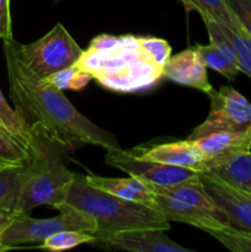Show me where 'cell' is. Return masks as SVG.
Returning <instances> with one entry per match:
<instances>
[{"instance_id": "d6986e66", "label": "cell", "mask_w": 251, "mask_h": 252, "mask_svg": "<svg viewBox=\"0 0 251 252\" xmlns=\"http://www.w3.org/2000/svg\"><path fill=\"white\" fill-rule=\"evenodd\" d=\"M24 167L0 165V213L12 214Z\"/></svg>"}, {"instance_id": "9a60e30c", "label": "cell", "mask_w": 251, "mask_h": 252, "mask_svg": "<svg viewBox=\"0 0 251 252\" xmlns=\"http://www.w3.org/2000/svg\"><path fill=\"white\" fill-rule=\"evenodd\" d=\"M91 186L112 193L120 198L137 203L152 206L154 201V185L139 179L129 176L127 179L120 177H102L97 175H85Z\"/></svg>"}, {"instance_id": "52a82bcc", "label": "cell", "mask_w": 251, "mask_h": 252, "mask_svg": "<svg viewBox=\"0 0 251 252\" xmlns=\"http://www.w3.org/2000/svg\"><path fill=\"white\" fill-rule=\"evenodd\" d=\"M53 218L37 219L30 214H14L0 239V251L11 250L21 245L42 244L53 234L64 230L95 231V223L88 216L71 209L59 212Z\"/></svg>"}, {"instance_id": "ffe728a7", "label": "cell", "mask_w": 251, "mask_h": 252, "mask_svg": "<svg viewBox=\"0 0 251 252\" xmlns=\"http://www.w3.org/2000/svg\"><path fill=\"white\" fill-rule=\"evenodd\" d=\"M197 56L201 59L202 63L209 69H213L214 71L220 74L228 80L233 81L238 78V74L240 73V69L229 61L228 57L214 44L209 43L207 46L204 44H197L193 47Z\"/></svg>"}, {"instance_id": "30bf717a", "label": "cell", "mask_w": 251, "mask_h": 252, "mask_svg": "<svg viewBox=\"0 0 251 252\" xmlns=\"http://www.w3.org/2000/svg\"><path fill=\"white\" fill-rule=\"evenodd\" d=\"M204 189L225 213L229 225L251 233V194L240 191L209 171L199 172Z\"/></svg>"}, {"instance_id": "6da1fadb", "label": "cell", "mask_w": 251, "mask_h": 252, "mask_svg": "<svg viewBox=\"0 0 251 252\" xmlns=\"http://www.w3.org/2000/svg\"><path fill=\"white\" fill-rule=\"evenodd\" d=\"M10 96L26 125H41L49 134L69 149L94 145L103 149H121L112 133L102 129L81 115L63 90L47 83L22 62L14 38L4 41Z\"/></svg>"}, {"instance_id": "4316f807", "label": "cell", "mask_w": 251, "mask_h": 252, "mask_svg": "<svg viewBox=\"0 0 251 252\" xmlns=\"http://www.w3.org/2000/svg\"><path fill=\"white\" fill-rule=\"evenodd\" d=\"M140 46L157 66L164 69L171 57V46L169 42L157 37H140Z\"/></svg>"}, {"instance_id": "603a6c76", "label": "cell", "mask_w": 251, "mask_h": 252, "mask_svg": "<svg viewBox=\"0 0 251 252\" xmlns=\"http://www.w3.org/2000/svg\"><path fill=\"white\" fill-rule=\"evenodd\" d=\"M221 26L230 38L238 54L240 71L251 78V36L241 25L234 27H228L225 25Z\"/></svg>"}, {"instance_id": "277c9868", "label": "cell", "mask_w": 251, "mask_h": 252, "mask_svg": "<svg viewBox=\"0 0 251 252\" xmlns=\"http://www.w3.org/2000/svg\"><path fill=\"white\" fill-rule=\"evenodd\" d=\"M57 211L71 209L88 216L95 223L94 246L100 248L120 233L140 229L170 230V221L154 207L120 198L91 186L85 175L75 174L65 201Z\"/></svg>"}, {"instance_id": "7402d4cb", "label": "cell", "mask_w": 251, "mask_h": 252, "mask_svg": "<svg viewBox=\"0 0 251 252\" xmlns=\"http://www.w3.org/2000/svg\"><path fill=\"white\" fill-rule=\"evenodd\" d=\"M47 83L61 90H83L91 80L93 76L88 71L79 68L76 64L59 70L52 75L43 78Z\"/></svg>"}, {"instance_id": "f546056e", "label": "cell", "mask_w": 251, "mask_h": 252, "mask_svg": "<svg viewBox=\"0 0 251 252\" xmlns=\"http://www.w3.org/2000/svg\"><path fill=\"white\" fill-rule=\"evenodd\" d=\"M12 216L5 213H0V239H1L2 233L5 231V229L9 226V224L11 223Z\"/></svg>"}, {"instance_id": "7c38bea8", "label": "cell", "mask_w": 251, "mask_h": 252, "mask_svg": "<svg viewBox=\"0 0 251 252\" xmlns=\"http://www.w3.org/2000/svg\"><path fill=\"white\" fill-rule=\"evenodd\" d=\"M162 229H140L120 233L112 236L100 248L130 252H193L172 241Z\"/></svg>"}, {"instance_id": "484cf974", "label": "cell", "mask_w": 251, "mask_h": 252, "mask_svg": "<svg viewBox=\"0 0 251 252\" xmlns=\"http://www.w3.org/2000/svg\"><path fill=\"white\" fill-rule=\"evenodd\" d=\"M0 125L16 137L29 142V126L15 108L7 103L6 98L0 90Z\"/></svg>"}, {"instance_id": "83f0119b", "label": "cell", "mask_w": 251, "mask_h": 252, "mask_svg": "<svg viewBox=\"0 0 251 252\" xmlns=\"http://www.w3.org/2000/svg\"><path fill=\"white\" fill-rule=\"evenodd\" d=\"M241 26L251 36V0H228Z\"/></svg>"}, {"instance_id": "3957f363", "label": "cell", "mask_w": 251, "mask_h": 252, "mask_svg": "<svg viewBox=\"0 0 251 252\" xmlns=\"http://www.w3.org/2000/svg\"><path fill=\"white\" fill-rule=\"evenodd\" d=\"M30 159L22 170L14 214H30L34 208H57L65 201L75 172L68 167V152L41 125L29 127Z\"/></svg>"}, {"instance_id": "e0dca14e", "label": "cell", "mask_w": 251, "mask_h": 252, "mask_svg": "<svg viewBox=\"0 0 251 252\" xmlns=\"http://www.w3.org/2000/svg\"><path fill=\"white\" fill-rule=\"evenodd\" d=\"M187 11H197L202 17H209L228 27L241 25L231 10L228 0H181Z\"/></svg>"}, {"instance_id": "d4e9b609", "label": "cell", "mask_w": 251, "mask_h": 252, "mask_svg": "<svg viewBox=\"0 0 251 252\" xmlns=\"http://www.w3.org/2000/svg\"><path fill=\"white\" fill-rule=\"evenodd\" d=\"M204 25H206L207 32H208L209 36V42L212 44H214L216 47H218L224 54L229 58V61L233 64H235L239 69V59L238 54H236L235 48H234L233 43H231L230 38L226 34V32L224 31L221 24H219L218 21L213 19H209V17H202Z\"/></svg>"}, {"instance_id": "f1b7e54d", "label": "cell", "mask_w": 251, "mask_h": 252, "mask_svg": "<svg viewBox=\"0 0 251 252\" xmlns=\"http://www.w3.org/2000/svg\"><path fill=\"white\" fill-rule=\"evenodd\" d=\"M12 38L11 17H10V0H0V39L7 41Z\"/></svg>"}, {"instance_id": "ba28073f", "label": "cell", "mask_w": 251, "mask_h": 252, "mask_svg": "<svg viewBox=\"0 0 251 252\" xmlns=\"http://www.w3.org/2000/svg\"><path fill=\"white\" fill-rule=\"evenodd\" d=\"M208 97L211 100L208 117L192 130L187 139L194 140L218 130L251 129V102L233 86L213 89Z\"/></svg>"}, {"instance_id": "44dd1931", "label": "cell", "mask_w": 251, "mask_h": 252, "mask_svg": "<svg viewBox=\"0 0 251 252\" xmlns=\"http://www.w3.org/2000/svg\"><path fill=\"white\" fill-rule=\"evenodd\" d=\"M94 241L95 236L90 231L64 230L47 238L43 243L39 244V248L48 251H66L84 244L93 245Z\"/></svg>"}, {"instance_id": "8fae6325", "label": "cell", "mask_w": 251, "mask_h": 252, "mask_svg": "<svg viewBox=\"0 0 251 252\" xmlns=\"http://www.w3.org/2000/svg\"><path fill=\"white\" fill-rule=\"evenodd\" d=\"M137 155L149 161L160 162L170 166L182 167L202 172L206 170L207 159L193 140H177L153 145L150 148H133Z\"/></svg>"}, {"instance_id": "cb8c5ba5", "label": "cell", "mask_w": 251, "mask_h": 252, "mask_svg": "<svg viewBox=\"0 0 251 252\" xmlns=\"http://www.w3.org/2000/svg\"><path fill=\"white\" fill-rule=\"evenodd\" d=\"M209 235L233 252H251V233L233 226L208 231Z\"/></svg>"}, {"instance_id": "2e32d148", "label": "cell", "mask_w": 251, "mask_h": 252, "mask_svg": "<svg viewBox=\"0 0 251 252\" xmlns=\"http://www.w3.org/2000/svg\"><path fill=\"white\" fill-rule=\"evenodd\" d=\"M206 171L212 172L240 191L251 194V152L239 153L223 161L216 162Z\"/></svg>"}, {"instance_id": "9c48e42d", "label": "cell", "mask_w": 251, "mask_h": 252, "mask_svg": "<svg viewBox=\"0 0 251 252\" xmlns=\"http://www.w3.org/2000/svg\"><path fill=\"white\" fill-rule=\"evenodd\" d=\"M105 162L126 172L129 176L139 177L154 186L166 187L188 180L198 175V171L170 166L160 162L142 159L133 149L129 150H108L105 157Z\"/></svg>"}, {"instance_id": "ac0fdd59", "label": "cell", "mask_w": 251, "mask_h": 252, "mask_svg": "<svg viewBox=\"0 0 251 252\" xmlns=\"http://www.w3.org/2000/svg\"><path fill=\"white\" fill-rule=\"evenodd\" d=\"M30 159L29 142L0 125V165L25 166Z\"/></svg>"}, {"instance_id": "5bb4252c", "label": "cell", "mask_w": 251, "mask_h": 252, "mask_svg": "<svg viewBox=\"0 0 251 252\" xmlns=\"http://www.w3.org/2000/svg\"><path fill=\"white\" fill-rule=\"evenodd\" d=\"M207 159L206 170L233 155L251 152V129L218 130L193 140ZM204 170V171H206Z\"/></svg>"}, {"instance_id": "8992f818", "label": "cell", "mask_w": 251, "mask_h": 252, "mask_svg": "<svg viewBox=\"0 0 251 252\" xmlns=\"http://www.w3.org/2000/svg\"><path fill=\"white\" fill-rule=\"evenodd\" d=\"M20 58L39 78H47L59 70L74 65L84 49L62 24H57L37 41L17 43Z\"/></svg>"}, {"instance_id": "5b68a950", "label": "cell", "mask_w": 251, "mask_h": 252, "mask_svg": "<svg viewBox=\"0 0 251 252\" xmlns=\"http://www.w3.org/2000/svg\"><path fill=\"white\" fill-rule=\"evenodd\" d=\"M152 207L169 221L188 224L206 233L230 226L225 213L204 189L199 174L172 186H154Z\"/></svg>"}, {"instance_id": "7a4b0ae2", "label": "cell", "mask_w": 251, "mask_h": 252, "mask_svg": "<svg viewBox=\"0 0 251 252\" xmlns=\"http://www.w3.org/2000/svg\"><path fill=\"white\" fill-rule=\"evenodd\" d=\"M75 64L101 86L116 93L145 91L164 78L162 69L143 51L140 37L133 34L94 37Z\"/></svg>"}, {"instance_id": "4fadbf2b", "label": "cell", "mask_w": 251, "mask_h": 252, "mask_svg": "<svg viewBox=\"0 0 251 252\" xmlns=\"http://www.w3.org/2000/svg\"><path fill=\"white\" fill-rule=\"evenodd\" d=\"M162 76L179 85L203 91L207 95L213 91L207 74V66L198 58L194 48L185 49L170 57L162 69Z\"/></svg>"}]
</instances>
